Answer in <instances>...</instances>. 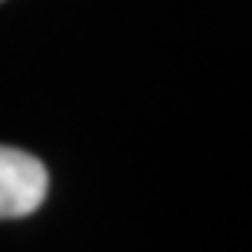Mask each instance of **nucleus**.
I'll use <instances>...</instances> for the list:
<instances>
[{"mask_svg": "<svg viewBox=\"0 0 252 252\" xmlns=\"http://www.w3.org/2000/svg\"><path fill=\"white\" fill-rule=\"evenodd\" d=\"M0 3H3V0H0Z\"/></svg>", "mask_w": 252, "mask_h": 252, "instance_id": "nucleus-2", "label": "nucleus"}, {"mask_svg": "<svg viewBox=\"0 0 252 252\" xmlns=\"http://www.w3.org/2000/svg\"><path fill=\"white\" fill-rule=\"evenodd\" d=\"M49 193L46 164L20 148L0 144V220L36 213Z\"/></svg>", "mask_w": 252, "mask_h": 252, "instance_id": "nucleus-1", "label": "nucleus"}]
</instances>
